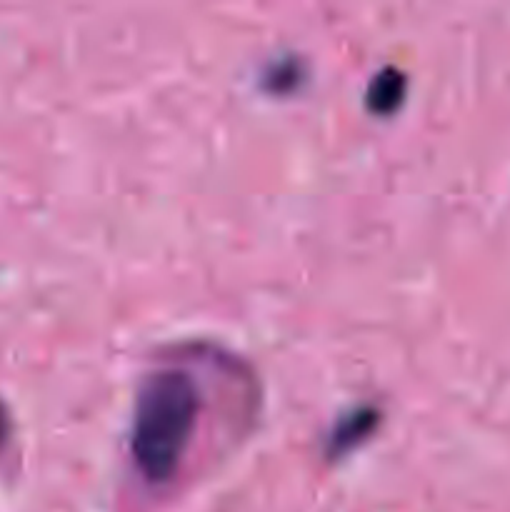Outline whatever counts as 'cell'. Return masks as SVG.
Listing matches in <instances>:
<instances>
[{
    "label": "cell",
    "mask_w": 510,
    "mask_h": 512,
    "mask_svg": "<svg viewBox=\"0 0 510 512\" xmlns=\"http://www.w3.org/2000/svg\"><path fill=\"white\" fill-rule=\"evenodd\" d=\"M403 90H405V78L398 73V70L388 68L373 80L368 90V103L370 108L378 110V113H388L393 110L395 105L400 103L403 98Z\"/></svg>",
    "instance_id": "2"
},
{
    "label": "cell",
    "mask_w": 510,
    "mask_h": 512,
    "mask_svg": "<svg viewBox=\"0 0 510 512\" xmlns=\"http://www.w3.org/2000/svg\"><path fill=\"white\" fill-rule=\"evenodd\" d=\"M5 430H8V423H5V413H3V408H0V443H3V438H5Z\"/></svg>",
    "instance_id": "3"
},
{
    "label": "cell",
    "mask_w": 510,
    "mask_h": 512,
    "mask_svg": "<svg viewBox=\"0 0 510 512\" xmlns=\"http://www.w3.org/2000/svg\"><path fill=\"white\" fill-rule=\"evenodd\" d=\"M203 393L188 370L160 368L138 388L130 453L148 483L165 485L178 475L195 440Z\"/></svg>",
    "instance_id": "1"
}]
</instances>
